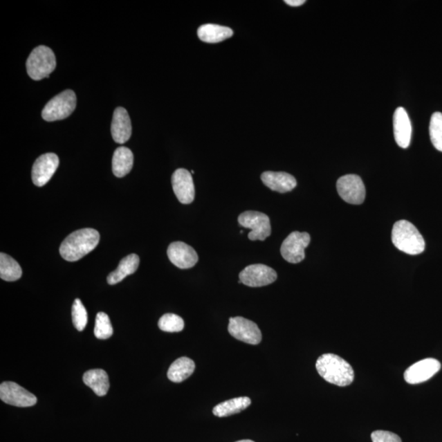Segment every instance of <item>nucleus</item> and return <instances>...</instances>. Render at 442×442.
<instances>
[{
	"label": "nucleus",
	"mask_w": 442,
	"mask_h": 442,
	"mask_svg": "<svg viewBox=\"0 0 442 442\" xmlns=\"http://www.w3.org/2000/svg\"><path fill=\"white\" fill-rule=\"evenodd\" d=\"M100 240V233L95 230L87 228L75 231L61 244V256L66 261H77L95 250Z\"/></svg>",
	"instance_id": "f257e3e1"
},
{
	"label": "nucleus",
	"mask_w": 442,
	"mask_h": 442,
	"mask_svg": "<svg viewBox=\"0 0 442 442\" xmlns=\"http://www.w3.org/2000/svg\"><path fill=\"white\" fill-rule=\"evenodd\" d=\"M316 369L325 381L339 387L349 386L354 381V370L340 356L329 353L319 357Z\"/></svg>",
	"instance_id": "f03ea898"
},
{
	"label": "nucleus",
	"mask_w": 442,
	"mask_h": 442,
	"mask_svg": "<svg viewBox=\"0 0 442 442\" xmlns=\"http://www.w3.org/2000/svg\"><path fill=\"white\" fill-rule=\"evenodd\" d=\"M395 247L408 255H418L425 250V241L412 223L401 220L395 223L392 231Z\"/></svg>",
	"instance_id": "7ed1b4c3"
},
{
	"label": "nucleus",
	"mask_w": 442,
	"mask_h": 442,
	"mask_svg": "<svg viewBox=\"0 0 442 442\" xmlns=\"http://www.w3.org/2000/svg\"><path fill=\"white\" fill-rule=\"evenodd\" d=\"M56 57L51 48L39 46L33 49L28 61L26 70L31 79L40 80L48 77L56 68Z\"/></svg>",
	"instance_id": "20e7f679"
},
{
	"label": "nucleus",
	"mask_w": 442,
	"mask_h": 442,
	"mask_svg": "<svg viewBox=\"0 0 442 442\" xmlns=\"http://www.w3.org/2000/svg\"><path fill=\"white\" fill-rule=\"evenodd\" d=\"M77 107V96L74 91L68 89L53 98L44 107L42 118L46 122H55L68 118Z\"/></svg>",
	"instance_id": "39448f33"
},
{
	"label": "nucleus",
	"mask_w": 442,
	"mask_h": 442,
	"mask_svg": "<svg viewBox=\"0 0 442 442\" xmlns=\"http://www.w3.org/2000/svg\"><path fill=\"white\" fill-rule=\"evenodd\" d=\"M239 223L241 225L252 231L248 239L252 241H264L271 234L269 217L259 212L248 211L240 214Z\"/></svg>",
	"instance_id": "423d86ee"
},
{
	"label": "nucleus",
	"mask_w": 442,
	"mask_h": 442,
	"mask_svg": "<svg viewBox=\"0 0 442 442\" xmlns=\"http://www.w3.org/2000/svg\"><path fill=\"white\" fill-rule=\"evenodd\" d=\"M311 243L309 234L293 232L284 241L280 252L284 260L293 264L302 262L306 257L305 249Z\"/></svg>",
	"instance_id": "0eeeda50"
},
{
	"label": "nucleus",
	"mask_w": 442,
	"mask_h": 442,
	"mask_svg": "<svg viewBox=\"0 0 442 442\" xmlns=\"http://www.w3.org/2000/svg\"><path fill=\"white\" fill-rule=\"evenodd\" d=\"M337 190L339 196L347 203L360 205L364 203L365 186L359 176L347 175L339 178Z\"/></svg>",
	"instance_id": "6e6552de"
},
{
	"label": "nucleus",
	"mask_w": 442,
	"mask_h": 442,
	"mask_svg": "<svg viewBox=\"0 0 442 442\" xmlns=\"http://www.w3.org/2000/svg\"><path fill=\"white\" fill-rule=\"evenodd\" d=\"M228 330L237 340L251 345H258L261 342L262 335L257 324L243 317L230 318Z\"/></svg>",
	"instance_id": "1a4fd4ad"
},
{
	"label": "nucleus",
	"mask_w": 442,
	"mask_h": 442,
	"mask_svg": "<svg viewBox=\"0 0 442 442\" xmlns=\"http://www.w3.org/2000/svg\"><path fill=\"white\" fill-rule=\"evenodd\" d=\"M0 399L4 403L17 406V407H30L37 403V396L13 382L1 383Z\"/></svg>",
	"instance_id": "9d476101"
},
{
	"label": "nucleus",
	"mask_w": 442,
	"mask_h": 442,
	"mask_svg": "<svg viewBox=\"0 0 442 442\" xmlns=\"http://www.w3.org/2000/svg\"><path fill=\"white\" fill-rule=\"evenodd\" d=\"M276 271L272 268L262 264L248 266L240 272L239 284L252 288L264 287L275 282Z\"/></svg>",
	"instance_id": "9b49d317"
},
{
	"label": "nucleus",
	"mask_w": 442,
	"mask_h": 442,
	"mask_svg": "<svg viewBox=\"0 0 442 442\" xmlns=\"http://www.w3.org/2000/svg\"><path fill=\"white\" fill-rule=\"evenodd\" d=\"M59 166V157L55 154H46L40 156L35 160L31 177L35 185L43 187L50 181V178Z\"/></svg>",
	"instance_id": "f8f14e48"
},
{
	"label": "nucleus",
	"mask_w": 442,
	"mask_h": 442,
	"mask_svg": "<svg viewBox=\"0 0 442 442\" xmlns=\"http://www.w3.org/2000/svg\"><path fill=\"white\" fill-rule=\"evenodd\" d=\"M441 365L439 360L433 358L424 359L409 366L405 370L404 378L409 384H418L430 380L440 371Z\"/></svg>",
	"instance_id": "ddd939ff"
},
{
	"label": "nucleus",
	"mask_w": 442,
	"mask_h": 442,
	"mask_svg": "<svg viewBox=\"0 0 442 442\" xmlns=\"http://www.w3.org/2000/svg\"><path fill=\"white\" fill-rule=\"evenodd\" d=\"M174 193L182 204H190L195 198V189L192 174L185 169H178L174 172L172 178Z\"/></svg>",
	"instance_id": "4468645a"
},
{
	"label": "nucleus",
	"mask_w": 442,
	"mask_h": 442,
	"mask_svg": "<svg viewBox=\"0 0 442 442\" xmlns=\"http://www.w3.org/2000/svg\"><path fill=\"white\" fill-rule=\"evenodd\" d=\"M167 256L173 265L180 269H190L199 261V256L191 246L183 242L169 244Z\"/></svg>",
	"instance_id": "2eb2a0df"
},
{
	"label": "nucleus",
	"mask_w": 442,
	"mask_h": 442,
	"mask_svg": "<svg viewBox=\"0 0 442 442\" xmlns=\"http://www.w3.org/2000/svg\"><path fill=\"white\" fill-rule=\"evenodd\" d=\"M394 137L397 145L407 149L412 141V127L407 113L403 108L396 109L393 117Z\"/></svg>",
	"instance_id": "dca6fc26"
},
{
	"label": "nucleus",
	"mask_w": 442,
	"mask_h": 442,
	"mask_svg": "<svg viewBox=\"0 0 442 442\" xmlns=\"http://www.w3.org/2000/svg\"><path fill=\"white\" fill-rule=\"evenodd\" d=\"M111 136L118 144H125L131 136L132 127L131 118L124 108L115 110L111 127Z\"/></svg>",
	"instance_id": "f3484780"
},
{
	"label": "nucleus",
	"mask_w": 442,
	"mask_h": 442,
	"mask_svg": "<svg viewBox=\"0 0 442 442\" xmlns=\"http://www.w3.org/2000/svg\"><path fill=\"white\" fill-rule=\"evenodd\" d=\"M261 178L266 187L281 194L288 193L297 186L296 178L286 172H266Z\"/></svg>",
	"instance_id": "a211bd4d"
},
{
	"label": "nucleus",
	"mask_w": 442,
	"mask_h": 442,
	"mask_svg": "<svg viewBox=\"0 0 442 442\" xmlns=\"http://www.w3.org/2000/svg\"><path fill=\"white\" fill-rule=\"evenodd\" d=\"M234 31L230 28L216 24H205L198 30L199 37L202 42L216 44L232 37Z\"/></svg>",
	"instance_id": "6ab92c4d"
},
{
	"label": "nucleus",
	"mask_w": 442,
	"mask_h": 442,
	"mask_svg": "<svg viewBox=\"0 0 442 442\" xmlns=\"http://www.w3.org/2000/svg\"><path fill=\"white\" fill-rule=\"evenodd\" d=\"M83 381L86 386L91 388L95 394L104 396L108 393L110 387L108 374L104 369H97L89 370L84 373Z\"/></svg>",
	"instance_id": "aec40b11"
},
{
	"label": "nucleus",
	"mask_w": 442,
	"mask_h": 442,
	"mask_svg": "<svg viewBox=\"0 0 442 442\" xmlns=\"http://www.w3.org/2000/svg\"><path fill=\"white\" fill-rule=\"evenodd\" d=\"M140 266V257L136 254H131L120 261L118 269L108 276V283L110 285L117 284L137 270Z\"/></svg>",
	"instance_id": "412c9836"
},
{
	"label": "nucleus",
	"mask_w": 442,
	"mask_h": 442,
	"mask_svg": "<svg viewBox=\"0 0 442 442\" xmlns=\"http://www.w3.org/2000/svg\"><path fill=\"white\" fill-rule=\"evenodd\" d=\"M133 164V155L131 149L120 147L114 151L113 172L116 176L122 178L131 172Z\"/></svg>",
	"instance_id": "4be33fe9"
},
{
	"label": "nucleus",
	"mask_w": 442,
	"mask_h": 442,
	"mask_svg": "<svg viewBox=\"0 0 442 442\" xmlns=\"http://www.w3.org/2000/svg\"><path fill=\"white\" fill-rule=\"evenodd\" d=\"M195 370V363L187 357H181L172 363L167 372V377L172 382L181 383L189 378Z\"/></svg>",
	"instance_id": "5701e85b"
},
{
	"label": "nucleus",
	"mask_w": 442,
	"mask_h": 442,
	"mask_svg": "<svg viewBox=\"0 0 442 442\" xmlns=\"http://www.w3.org/2000/svg\"><path fill=\"white\" fill-rule=\"evenodd\" d=\"M252 401L249 397L242 396L230 399L219 404L213 409V414L217 417H228L230 415L239 414L247 409Z\"/></svg>",
	"instance_id": "b1692460"
},
{
	"label": "nucleus",
	"mask_w": 442,
	"mask_h": 442,
	"mask_svg": "<svg viewBox=\"0 0 442 442\" xmlns=\"http://www.w3.org/2000/svg\"><path fill=\"white\" fill-rule=\"evenodd\" d=\"M22 275L21 268L15 259L7 254H0V277L8 282L19 280Z\"/></svg>",
	"instance_id": "393cba45"
},
{
	"label": "nucleus",
	"mask_w": 442,
	"mask_h": 442,
	"mask_svg": "<svg viewBox=\"0 0 442 442\" xmlns=\"http://www.w3.org/2000/svg\"><path fill=\"white\" fill-rule=\"evenodd\" d=\"M158 327L164 332L178 333L184 329L185 322L181 316L171 313L165 314L159 320Z\"/></svg>",
	"instance_id": "a878e982"
},
{
	"label": "nucleus",
	"mask_w": 442,
	"mask_h": 442,
	"mask_svg": "<svg viewBox=\"0 0 442 442\" xmlns=\"http://www.w3.org/2000/svg\"><path fill=\"white\" fill-rule=\"evenodd\" d=\"M113 334V325L111 324V321L108 315L104 312H100L97 314L95 326V335L98 339L101 340H105L111 337Z\"/></svg>",
	"instance_id": "bb28decb"
},
{
	"label": "nucleus",
	"mask_w": 442,
	"mask_h": 442,
	"mask_svg": "<svg viewBox=\"0 0 442 442\" xmlns=\"http://www.w3.org/2000/svg\"><path fill=\"white\" fill-rule=\"evenodd\" d=\"M430 138L436 149L442 151V113H433L430 127Z\"/></svg>",
	"instance_id": "cd10ccee"
},
{
	"label": "nucleus",
	"mask_w": 442,
	"mask_h": 442,
	"mask_svg": "<svg viewBox=\"0 0 442 442\" xmlns=\"http://www.w3.org/2000/svg\"><path fill=\"white\" fill-rule=\"evenodd\" d=\"M73 324L78 331H83L88 323V314L86 308L80 299H75L71 309Z\"/></svg>",
	"instance_id": "c85d7f7f"
},
{
	"label": "nucleus",
	"mask_w": 442,
	"mask_h": 442,
	"mask_svg": "<svg viewBox=\"0 0 442 442\" xmlns=\"http://www.w3.org/2000/svg\"><path fill=\"white\" fill-rule=\"evenodd\" d=\"M371 439L373 442H401L400 436L395 433L383 430L372 432Z\"/></svg>",
	"instance_id": "c756f323"
},
{
	"label": "nucleus",
	"mask_w": 442,
	"mask_h": 442,
	"mask_svg": "<svg viewBox=\"0 0 442 442\" xmlns=\"http://www.w3.org/2000/svg\"><path fill=\"white\" fill-rule=\"evenodd\" d=\"M285 3L289 6L299 7L306 3L305 0H285Z\"/></svg>",
	"instance_id": "7c9ffc66"
},
{
	"label": "nucleus",
	"mask_w": 442,
	"mask_h": 442,
	"mask_svg": "<svg viewBox=\"0 0 442 442\" xmlns=\"http://www.w3.org/2000/svg\"><path fill=\"white\" fill-rule=\"evenodd\" d=\"M236 442H255V441H253L252 440H242V441H239Z\"/></svg>",
	"instance_id": "2f4dec72"
},
{
	"label": "nucleus",
	"mask_w": 442,
	"mask_h": 442,
	"mask_svg": "<svg viewBox=\"0 0 442 442\" xmlns=\"http://www.w3.org/2000/svg\"><path fill=\"white\" fill-rule=\"evenodd\" d=\"M190 173H191V174H194V171H191V172H190Z\"/></svg>",
	"instance_id": "473e14b6"
}]
</instances>
